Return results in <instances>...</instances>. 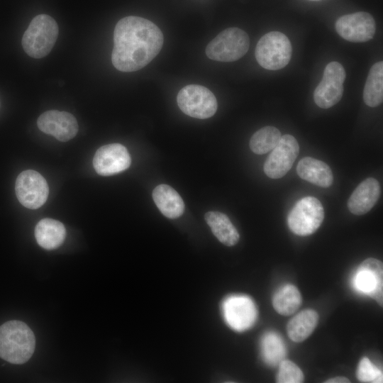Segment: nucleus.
Returning a JSON list of instances; mask_svg holds the SVG:
<instances>
[{
	"instance_id": "obj_21",
	"label": "nucleus",
	"mask_w": 383,
	"mask_h": 383,
	"mask_svg": "<svg viewBox=\"0 0 383 383\" xmlns=\"http://www.w3.org/2000/svg\"><path fill=\"white\" fill-rule=\"evenodd\" d=\"M318 322V314L313 309H305L288 323L287 334L296 343L305 340L313 332Z\"/></svg>"
},
{
	"instance_id": "obj_28",
	"label": "nucleus",
	"mask_w": 383,
	"mask_h": 383,
	"mask_svg": "<svg viewBox=\"0 0 383 383\" xmlns=\"http://www.w3.org/2000/svg\"><path fill=\"white\" fill-rule=\"evenodd\" d=\"M350 381L349 380V379L345 377H342V376L331 378V379H327L325 382V383H350Z\"/></svg>"
},
{
	"instance_id": "obj_6",
	"label": "nucleus",
	"mask_w": 383,
	"mask_h": 383,
	"mask_svg": "<svg viewBox=\"0 0 383 383\" xmlns=\"http://www.w3.org/2000/svg\"><path fill=\"white\" fill-rule=\"evenodd\" d=\"M324 218V210L320 201L313 196L299 200L289 213L287 223L294 234L306 236L320 227Z\"/></svg>"
},
{
	"instance_id": "obj_23",
	"label": "nucleus",
	"mask_w": 383,
	"mask_h": 383,
	"mask_svg": "<svg viewBox=\"0 0 383 383\" xmlns=\"http://www.w3.org/2000/svg\"><path fill=\"white\" fill-rule=\"evenodd\" d=\"M301 304V296L294 285H286L274 295L272 305L275 311L282 316L294 313Z\"/></svg>"
},
{
	"instance_id": "obj_19",
	"label": "nucleus",
	"mask_w": 383,
	"mask_h": 383,
	"mask_svg": "<svg viewBox=\"0 0 383 383\" xmlns=\"http://www.w3.org/2000/svg\"><path fill=\"white\" fill-rule=\"evenodd\" d=\"M65 236L64 225L55 219L43 218L35 228V237L38 244L46 250H54L60 247Z\"/></svg>"
},
{
	"instance_id": "obj_5",
	"label": "nucleus",
	"mask_w": 383,
	"mask_h": 383,
	"mask_svg": "<svg viewBox=\"0 0 383 383\" xmlns=\"http://www.w3.org/2000/svg\"><path fill=\"white\" fill-rule=\"evenodd\" d=\"M248 34L238 28H228L218 34L206 48V56L219 62H233L248 50Z\"/></svg>"
},
{
	"instance_id": "obj_24",
	"label": "nucleus",
	"mask_w": 383,
	"mask_h": 383,
	"mask_svg": "<svg viewBox=\"0 0 383 383\" xmlns=\"http://www.w3.org/2000/svg\"><path fill=\"white\" fill-rule=\"evenodd\" d=\"M280 131L274 126H265L256 131L250 140L251 150L257 155L271 151L281 138Z\"/></svg>"
},
{
	"instance_id": "obj_2",
	"label": "nucleus",
	"mask_w": 383,
	"mask_h": 383,
	"mask_svg": "<svg viewBox=\"0 0 383 383\" xmlns=\"http://www.w3.org/2000/svg\"><path fill=\"white\" fill-rule=\"evenodd\" d=\"M35 338L23 322L12 320L0 326V357L13 364H22L32 356Z\"/></svg>"
},
{
	"instance_id": "obj_26",
	"label": "nucleus",
	"mask_w": 383,
	"mask_h": 383,
	"mask_svg": "<svg viewBox=\"0 0 383 383\" xmlns=\"http://www.w3.org/2000/svg\"><path fill=\"white\" fill-rule=\"evenodd\" d=\"M304 379L301 369L293 362L284 360L280 362L277 375L278 383H301Z\"/></svg>"
},
{
	"instance_id": "obj_8",
	"label": "nucleus",
	"mask_w": 383,
	"mask_h": 383,
	"mask_svg": "<svg viewBox=\"0 0 383 383\" xmlns=\"http://www.w3.org/2000/svg\"><path fill=\"white\" fill-rule=\"evenodd\" d=\"M15 192L18 201L23 206L36 209L47 201L49 188L45 179L39 172L27 170L17 177Z\"/></svg>"
},
{
	"instance_id": "obj_14",
	"label": "nucleus",
	"mask_w": 383,
	"mask_h": 383,
	"mask_svg": "<svg viewBox=\"0 0 383 383\" xmlns=\"http://www.w3.org/2000/svg\"><path fill=\"white\" fill-rule=\"evenodd\" d=\"M37 126L42 132L62 142L72 139L78 132L76 118L67 111H47L38 117Z\"/></svg>"
},
{
	"instance_id": "obj_3",
	"label": "nucleus",
	"mask_w": 383,
	"mask_h": 383,
	"mask_svg": "<svg viewBox=\"0 0 383 383\" xmlns=\"http://www.w3.org/2000/svg\"><path fill=\"white\" fill-rule=\"evenodd\" d=\"M59 29L57 22L47 14H39L30 21L21 43L24 51L35 59L46 56L52 49Z\"/></svg>"
},
{
	"instance_id": "obj_16",
	"label": "nucleus",
	"mask_w": 383,
	"mask_h": 383,
	"mask_svg": "<svg viewBox=\"0 0 383 383\" xmlns=\"http://www.w3.org/2000/svg\"><path fill=\"white\" fill-rule=\"evenodd\" d=\"M380 196L379 182L372 177L363 180L348 200V207L355 215L367 213L375 205Z\"/></svg>"
},
{
	"instance_id": "obj_20",
	"label": "nucleus",
	"mask_w": 383,
	"mask_h": 383,
	"mask_svg": "<svg viewBox=\"0 0 383 383\" xmlns=\"http://www.w3.org/2000/svg\"><path fill=\"white\" fill-rule=\"evenodd\" d=\"M204 218L213 234L223 245L233 246L238 242L239 233L226 214L209 211L206 213Z\"/></svg>"
},
{
	"instance_id": "obj_22",
	"label": "nucleus",
	"mask_w": 383,
	"mask_h": 383,
	"mask_svg": "<svg viewBox=\"0 0 383 383\" xmlns=\"http://www.w3.org/2000/svg\"><path fill=\"white\" fill-rule=\"evenodd\" d=\"M363 100L370 107L380 105L383 101V62L374 64L367 76L364 90Z\"/></svg>"
},
{
	"instance_id": "obj_27",
	"label": "nucleus",
	"mask_w": 383,
	"mask_h": 383,
	"mask_svg": "<svg viewBox=\"0 0 383 383\" xmlns=\"http://www.w3.org/2000/svg\"><path fill=\"white\" fill-rule=\"evenodd\" d=\"M382 372L366 357L361 359L357 370V377L361 382H382Z\"/></svg>"
},
{
	"instance_id": "obj_18",
	"label": "nucleus",
	"mask_w": 383,
	"mask_h": 383,
	"mask_svg": "<svg viewBox=\"0 0 383 383\" xmlns=\"http://www.w3.org/2000/svg\"><path fill=\"white\" fill-rule=\"evenodd\" d=\"M152 199L160 212L167 218H177L184 211V203L172 187L160 184L152 191Z\"/></svg>"
},
{
	"instance_id": "obj_25",
	"label": "nucleus",
	"mask_w": 383,
	"mask_h": 383,
	"mask_svg": "<svg viewBox=\"0 0 383 383\" xmlns=\"http://www.w3.org/2000/svg\"><path fill=\"white\" fill-rule=\"evenodd\" d=\"M262 352L268 364L276 365L283 360L285 355L284 345L277 334L269 333L262 338Z\"/></svg>"
},
{
	"instance_id": "obj_7",
	"label": "nucleus",
	"mask_w": 383,
	"mask_h": 383,
	"mask_svg": "<svg viewBox=\"0 0 383 383\" xmlns=\"http://www.w3.org/2000/svg\"><path fill=\"white\" fill-rule=\"evenodd\" d=\"M177 101L183 113L199 119L211 117L218 107L214 94L208 88L199 84L183 87L177 94Z\"/></svg>"
},
{
	"instance_id": "obj_9",
	"label": "nucleus",
	"mask_w": 383,
	"mask_h": 383,
	"mask_svg": "<svg viewBox=\"0 0 383 383\" xmlns=\"http://www.w3.org/2000/svg\"><path fill=\"white\" fill-rule=\"evenodd\" d=\"M345 77L342 65L334 61L328 63L313 93L316 104L322 109H328L336 104L342 98Z\"/></svg>"
},
{
	"instance_id": "obj_11",
	"label": "nucleus",
	"mask_w": 383,
	"mask_h": 383,
	"mask_svg": "<svg viewBox=\"0 0 383 383\" xmlns=\"http://www.w3.org/2000/svg\"><path fill=\"white\" fill-rule=\"evenodd\" d=\"M335 30L346 40L360 43L373 38L376 26L373 17L367 12L344 15L335 22Z\"/></svg>"
},
{
	"instance_id": "obj_12",
	"label": "nucleus",
	"mask_w": 383,
	"mask_h": 383,
	"mask_svg": "<svg viewBox=\"0 0 383 383\" xmlns=\"http://www.w3.org/2000/svg\"><path fill=\"white\" fill-rule=\"evenodd\" d=\"M131 162L130 154L125 146L111 143L99 148L93 158V166L97 174L110 176L127 170Z\"/></svg>"
},
{
	"instance_id": "obj_10",
	"label": "nucleus",
	"mask_w": 383,
	"mask_h": 383,
	"mask_svg": "<svg viewBox=\"0 0 383 383\" xmlns=\"http://www.w3.org/2000/svg\"><path fill=\"white\" fill-rule=\"evenodd\" d=\"M299 152V145L295 138L285 134L272 150L264 165L265 174L272 179L284 176L292 168Z\"/></svg>"
},
{
	"instance_id": "obj_13",
	"label": "nucleus",
	"mask_w": 383,
	"mask_h": 383,
	"mask_svg": "<svg viewBox=\"0 0 383 383\" xmlns=\"http://www.w3.org/2000/svg\"><path fill=\"white\" fill-rule=\"evenodd\" d=\"M226 323L233 329L243 331L254 323L257 311L253 301L246 296L234 295L228 297L222 305Z\"/></svg>"
},
{
	"instance_id": "obj_15",
	"label": "nucleus",
	"mask_w": 383,
	"mask_h": 383,
	"mask_svg": "<svg viewBox=\"0 0 383 383\" xmlns=\"http://www.w3.org/2000/svg\"><path fill=\"white\" fill-rule=\"evenodd\" d=\"M355 284L357 289L367 294L377 304H383V265L375 258H367L359 266Z\"/></svg>"
},
{
	"instance_id": "obj_1",
	"label": "nucleus",
	"mask_w": 383,
	"mask_h": 383,
	"mask_svg": "<svg viewBox=\"0 0 383 383\" xmlns=\"http://www.w3.org/2000/svg\"><path fill=\"white\" fill-rule=\"evenodd\" d=\"M160 29L150 21L134 16L121 18L113 31L111 62L121 72H134L150 63L163 45Z\"/></svg>"
},
{
	"instance_id": "obj_17",
	"label": "nucleus",
	"mask_w": 383,
	"mask_h": 383,
	"mask_svg": "<svg viewBox=\"0 0 383 383\" xmlns=\"http://www.w3.org/2000/svg\"><path fill=\"white\" fill-rule=\"evenodd\" d=\"M296 172L301 179L321 187H328L333 182L330 167L324 162L311 157H304L299 162Z\"/></svg>"
},
{
	"instance_id": "obj_4",
	"label": "nucleus",
	"mask_w": 383,
	"mask_h": 383,
	"mask_svg": "<svg viewBox=\"0 0 383 383\" xmlns=\"http://www.w3.org/2000/svg\"><path fill=\"white\" fill-rule=\"evenodd\" d=\"M292 48L288 38L282 33L272 31L259 40L255 51L259 65L269 70H277L289 62Z\"/></svg>"
}]
</instances>
